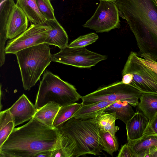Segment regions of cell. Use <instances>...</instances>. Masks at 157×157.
Here are the masks:
<instances>
[{
	"mask_svg": "<svg viewBox=\"0 0 157 157\" xmlns=\"http://www.w3.org/2000/svg\"><path fill=\"white\" fill-rule=\"evenodd\" d=\"M60 131L34 117L25 124L14 128L0 147V157H35L38 153L54 150Z\"/></svg>",
	"mask_w": 157,
	"mask_h": 157,
	"instance_id": "cell-1",
	"label": "cell"
},
{
	"mask_svg": "<svg viewBox=\"0 0 157 157\" xmlns=\"http://www.w3.org/2000/svg\"><path fill=\"white\" fill-rule=\"evenodd\" d=\"M120 17L125 19L140 52L157 56V5L154 0H117Z\"/></svg>",
	"mask_w": 157,
	"mask_h": 157,
	"instance_id": "cell-2",
	"label": "cell"
},
{
	"mask_svg": "<svg viewBox=\"0 0 157 157\" xmlns=\"http://www.w3.org/2000/svg\"><path fill=\"white\" fill-rule=\"evenodd\" d=\"M57 128L74 143V156L100 154L99 129L94 118L81 120L72 117Z\"/></svg>",
	"mask_w": 157,
	"mask_h": 157,
	"instance_id": "cell-3",
	"label": "cell"
},
{
	"mask_svg": "<svg viewBox=\"0 0 157 157\" xmlns=\"http://www.w3.org/2000/svg\"><path fill=\"white\" fill-rule=\"evenodd\" d=\"M49 45L40 44L23 49L15 54L25 90H30L36 84L52 61Z\"/></svg>",
	"mask_w": 157,
	"mask_h": 157,
	"instance_id": "cell-4",
	"label": "cell"
},
{
	"mask_svg": "<svg viewBox=\"0 0 157 157\" xmlns=\"http://www.w3.org/2000/svg\"><path fill=\"white\" fill-rule=\"evenodd\" d=\"M81 96L73 85L46 70L40 82L35 106L37 109L53 102L62 106L75 103Z\"/></svg>",
	"mask_w": 157,
	"mask_h": 157,
	"instance_id": "cell-5",
	"label": "cell"
},
{
	"mask_svg": "<svg viewBox=\"0 0 157 157\" xmlns=\"http://www.w3.org/2000/svg\"><path fill=\"white\" fill-rule=\"evenodd\" d=\"M142 93L132 86L122 81L99 87L94 91L81 96L82 103L87 104L102 101H127L132 106L139 104Z\"/></svg>",
	"mask_w": 157,
	"mask_h": 157,
	"instance_id": "cell-6",
	"label": "cell"
},
{
	"mask_svg": "<svg viewBox=\"0 0 157 157\" xmlns=\"http://www.w3.org/2000/svg\"><path fill=\"white\" fill-rule=\"evenodd\" d=\"M138 54L131 51L122 71V76L128 73L133 75L129 85L142 93L157 94V73L144 64Z\"/></svg>",
	"mask_w": 157,
	"mask_h": 157,
	"instance_id": "cell-7",
	"label": "cell"
},
{
	"mask_svg": "<svg viewBox=\"0 0 157 157\" xmlns=\"http://www.w3.org/2000/svg\"><path fill=\"white\" fill-rule=\"evenodd\" d=\"M28 20L13 0H0V30L6 31L8 39L15 38L26 31Z\"/></svg>",
	"mask_w": 157,
	"mask_h": 157,
	"instance_id": "cell-8",
	"label": "cell"
},
{
	"mask_svg": "<svg viewBox=\"0 0 157 157\" xmlns=\"http://www.w3.org/2000/svg\"><path fill=\"white\" fill-rule=\"evenodd\" d=\"M107 58L106 55L91 52L85 47H71L68 45L52 55V61L80 68H90Z\"/></svg>",
	"mask_w": 157,
	"mask_h": 157,
	"instance_id": "cell-9",
	"label": "cell"
},
{
	"mask_svg": "<svg viewBox=\"0 0 157 157\" xmlns=\"http://www.w3.org/2000/svg\"><path fill=\"white\" fill-rule=\"evenodd\" d=\"M92 17L82 25L98 33L108 32L121 26L118 9L114 2L100 1Z\"/></svg>",
	"mask_w": 157,
	"mask_h": 157,
	"instance_id": "cell-10",
	"label": "cell"
},
{
	"mask_svg": "<svg viewBox=\"0 0 157 157\" xmlns=\"http://www.w3.org/2000/svg\"><path fill=\"white\" fill-rule=\"evenodd\" d=\"M51 29L45 24H31L26 31L7 42L5 53L15 54L23 49L45 43Z\"/></svg>",
	"mask_w": 157,
	"mask_h": 157,
	"instance_id": "cell-11",
	"label": "cell"
},
{
	"mask_svg": "<svg viewBox=\"0 0 157 157\" xmlns=\"http://www.w3.org/2000/svg\"><path fill=\"white\" fill-rule=\"evenodd\" d=\"M15 127L30 120L37 109L24 94L10 108Z\"/></svg>",
	"mask_w": 157,
	"mask_h": 157,
	"instance_id": "cell-12",
	"label": "cell"
},
{
	"mask_svg": "<svg viewBox=\"0 0 157 157\" xmlns=\"http://www.w3.org/2000/svg\"><path fill=\"white\" fill-rule=\"evenodd\" d=\"M127 143L134 157H152L157 151V135H143Z\"/></svg>",
	"mask_w": 157,
	"mask_h": 157,
	"instance_id": "cell-13",
	"label": "cell"
},
{
	"mask_svg": "<svg viewBox=\"0 0 157 157\" xmlns=\"http://www.w3.org/2000/svg\"><path fill=\"white\" fill-rule=\"evenodd\" d=\"M149 120L142 113L137 112L126 124L127 140H134L141 137Z\"/></svg>",
	"mask_w": 157,
	"mask_h": 157,
	"instance_id": "cell-14",
	"label": "cell"
},
{
	"mask_svg": "<svg viewBox=\"0 0 157 157\" xmlns=\"http://www.w3.org/2000/svg\"><path fill=\"white\" fill-rule=\"evenodd\" d=\"M45 24L51 28L45 43L57 46L60 49L68 45L67 34L56 18L53 20H47Z\"/></svg>",
	"mask_w": 157,
	"mask_h": 157,
	"instance_id": "cell-15",
	"label": "cell"
},
{
	"mask_svg": "<svg viewBox=\"0 0 157 157\" xmlns=\"http://www.w3.org/2000/svg\"><path fill=\"white\" fill-rule=\"evenodd\" d=\"M114 102L102 101L87 104H83L73 117L81 120L95 118Z\"/></svg>",
	"mask_w": 157,
	"mask_h": 157,
	"instance_id": "cell-16",
	"label": "cell"
},
{
	"mask_svg": "<svg viewBox=\"0 0 157 157\" xmlns=\"http://www.w3.org/2000/svg\"><path fill=\"white\" fill-rule=\"evenodd\" d=\"M16 5L23 11L29 20L35 24H45L47 21L40 12L36 0H16Z\"/></svg>",
	"mask_w": 157,
	"mask_h": 157,
	"instance_id": "cell-17",
	"label": "cell"
},
{
	"mask_svg": "<svg viewBox=\"0 0 157 157\" xmlns=\"http://www.w3.org/2000/svg\"><path fill=\"white\" fill-rule=\"evenodd\" d=\"M56 103L50 102L37 109L33 117L52 127L56 117L60 108Z\"/></svg>",
	"mask_w": 157,
	"mask_h": 157,
	"instance_id": "cell-18",
	"label": "cell"
},
{
	"mask_svg": "<svg viewBox=\"0 0 157 157\" xmlns=\"http://www.w3.org/2000/svg\"><path fill=\"white\" fill-rule=\"evenodd\" d=\"M132 106L126 101H117L105 109L103 112L115 113L117 119L126 124L136 113Z\"/></svg>",
	"mask_w": 157,
	"mask_h": 157,
	"instance_id": "cell-19",
	"label": "cell"
},
{
	"mask_svg": "<svg viewBox=\"0 0 157 157\" xmlns=\"http://www.w3.org/2000/svg\"><path fill=\"white\" fill-rule=\"evenodd\" d=\"M140 99L139 108L150 121L157 114V94L142 93Z\"/></svg>",
	"mask_w": 157,
	"mask_h": 157,
	"instance_id": "cell-20",
	"label": "cell"
},
{
	"mask_svg": "<svg viewBox=\"0 0 157 157\" xmlns=\"http://www.w3.org/2000/svg\"><path fill=\"white\" fill-rule=\"evenodd\" d=\"M99 129L109 132L114 136L120 128L115 125V122L118 119L114 113L103 112L94 118Z\"/></svg>",
	"mask_w": 157,
	"mask_h": 157,
	"instance_id": "cell-21",
	"label": "cell"
},
{
	"mask_svg": "<svg viewBox=\"0 0 157 157\" xmlns=\"http://www.w3.org/2000/svg\"><path fill=\"white\" fill-rule=\"evenodd\" d=\"M59 140L55 149L52 151L51 157L74 156L75 147L74 143L60 131Z\"/></svg>",
	"mask_w": 157,
	"mask_h": 157,
	"instance_id": "cell-22",
	"label": "cell"
},
{
	"mask_svg": "<svg viewBox=\"0 0 157 157\" xmlns=\"http://www.w3.org/2000/svg\"><path fill=\"white\" fill-rule=\"evenodd\" d=\"M83 103H74L61 106L54 120L53 127L57 128L73 117L79 109Z\"/></svg>",
	"mask_w": 157,
	"mask_h": 157,
	"instance_id": "cell-23",
	"label": "cell"
},
{
	"mask_svg": "<svg viewBox=\"0 0 157 157\" xmlns=\"http://www.w3.org/2000/svg\"><path fill=\"white\" fill-rule=\"evenodd\" d=\"M15 126L9 109L0 113V147L6 140Z\"/></svg>",
	"mask_w": 157,
	"mask_h": 157,
	"instance_id": "cell-24",
	"label": "cell"
},
{
	"mask_svg": "<svg viewBox=\"0 0 157 157\" xmlns=\"http://www.w3.org/2000/svg\"><path fill=\"white\" fill-rule=\"evenodd\" d=\"M99 134L102 150L111 156L118 149L119 144L116 136L109 132L99 130Z\"/></svg>",
	"mask_w": 157,
	"mask_h": 157,
	"instance_id": "cell-25",
	"label": "cell"
},
{
	"mask_svg": "<svg viewBox=\"0 0 157 157\" xmlns=\"http://www.w3.org/2000/svg\"><path fill=\"white\" fill-rule=\"evenodd\" d=\"M38 8L47 20H53L56 18L54 9L50 0H36Z\"/></svg>",
	"mask_w": 157,
	"mask_h": 157,
	"instance_id": "cell-26",
	"label": "cell"
},
{
	"mask_svg": "<svg viewBox=\"0 0 157 157\" xmlns=\"http://www.w3.org/2000/svg\"><path fill=\"white\" fill-rule=\"evenodd\" d=\"M98 38V35L91 33L79 36L68 46L71 47H85L95 42Z\"/></svg>",
	"mask_w": 157,
	"mask_h": 157,
	"instance_id": "cell-27",
	"label": "cell"
},
{
	"mask_svg": "<svg viewBox=\"0 0 157 157\" xmlns=\"http://www.w3.org/2000/svg\"><path fill=\"white\" fill-rule=\"evenodd\" d=\"M138 58L145 66L157 73V62L155 59L146 53L140 54L138 56Z\"/></svg>",
	"mask_w": 157,
	"mask_h": 157,
	"instance_id": "cell-28",
	"label": "cell"
},
{
	"mask_svg": "<svg viewBox=\"0 0 157 157\" xmlns=\"http://www.w3.org/2000/svg\"><path fill=\"white\" fill-rule=\"evenodd\" d=\"M157 135V114L149 121L143 135Z\"/></svg>",
	"mask_w": 157,
	"mask_h": 157,
	"instance_id": "cell-29",
	"label": "cell"
},
{
	"mask_svg": "<svg viewBox=\"0 0 157 157\" xmlns=\"http://www.w3.org/2000/svg\"><path fill=\"white\" fill-rule=\"evenodd\" d=\"M117 157H134L132 152L127 143L122 146Z\"/></svg>",
	"mask_w": 157,
	"mask_h": 157,
	"instance_id": "cell-30",
	"label": "cell"
},
{
	"mask_svg": "<svg viewBox=\"0 0 157 157\" xmlns=\"http://www.w3.org/2000/svg\"><path fill=\"white\" fill-rule=\"evenodd\" d=\"M122 76V82L124 84H130L133 79V75L131 73H127Z\"/></svg>",
	"mask_w": 157,
	"mask_h": 157,
	"instance_id": "cell-31",
	"label": "cell"
},
{
	"mask_svg": "<svg viewBox=\"0 0 157 157\" xmlns=\"http://www.w3.org/2000/svg\"><path fill=\"white\" fill-rule=\"evenodd\" d=\"M52 151H43L38 153L35 157H51Z\"/></svg>",
	"mask_w": 157,
	"mask_h": 157,
	"instance_id": "cell-32",
	"label": "cell"
},
{
	"mask_svg": "<svg viewBox=\"0 0 157 157\" xmlns=\"http://www.w3.org/2000/svg\"><path fill=\"white\" fill-rule=\"evenodd\" d=\"M100 1L114 2L117 0H99Z\"/></svg>",
	"mask_w": 157,
	"mask_h": 157,
	"instance_id": "cell-33",
	"label": "cell"
},
{
	"mask_svg": "<svg viewBox=\"0 0 157 157\" xmlns=\"http://www.w3.org/2000/svg\"><path fill=\"white\" fill-rule=\"evenodd\" d=\"M152 157H157V151L154 153Z\"/></svg>",
	"mask_w": 157,
	"mask_h": 157,
	"instance_id": "cell-34",
	"label": "cell"
},
{
	"mask_svg": "<svg viewBox=\"0 0 157 157\" xmlns=\"http://www.w3.org/2000/svg\"><path fill=\"white\" fill-rule=\"evenodd\" d=\"M157 5V0H154Z\"/></svg>",
	"mask_w": 157,
	"mask_h": 157,
	"instance_id": "cell-35",
	"label": "cell"
}]
</instances>
